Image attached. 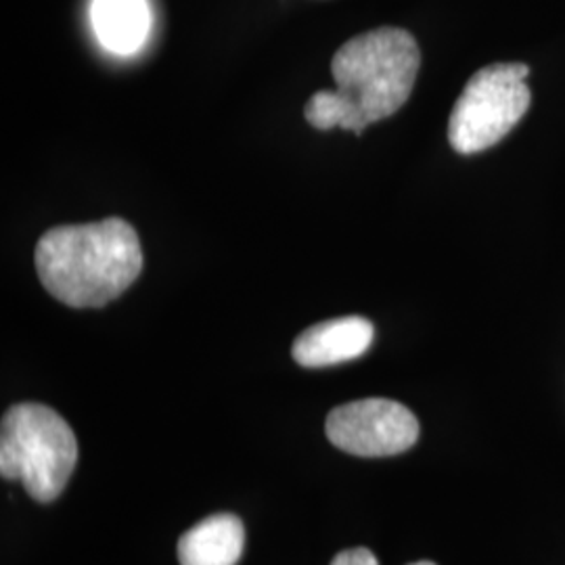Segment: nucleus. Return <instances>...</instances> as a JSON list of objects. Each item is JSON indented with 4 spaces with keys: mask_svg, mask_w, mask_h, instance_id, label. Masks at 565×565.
I'll list each match as a JSON object with an SVG mask.
<instances>
[{
    "mask_svg": "<svg viewBox=\"0 0 565 565\" xmlns=\"http://www.w3.org/2000/svg\"><path fill=\"white\" fill-rule=\"evenodd\" d=\"M527 74L524 63H492L469 78L448 120V141L457 153L484 151L524 118L532 102Z\"/></svg>",
    "mask_w": 565,
    "mask_h": 565,
    "instance_id": "20e7f679",
    "label": "nucleus"
},
{
    "mask_svg": "<svg viewBox=\"0 0 565 565\" xmlns=\"http://www.w3.org/2000/svg\"><path fill=\"white\" fill-rule=\"evenodd\" d=\"M243 546L242 520L233 513H216L182 534L179 559L181 565H237Z\"/></svg>",
    "mask_w": 565,
    "mask_h": 565,
    "instance_id": "0eeeda50",
    "label": "nucleus"
},
{
    "mask_svg": "<svg viewBox=\"0 0 565 565\" xmlns=\"http://www.w3.org/2000/svg\"><path fill=\"white\" fill-rule=\"evenodd\" d=\"M78 461V440L51 406H11L0 425V473L20 480L39 503H51L70 482Z\"/></svg>",
    "mask_w": 565,
    "mask_h": 565,
    "instance_id": "7ed1b4c3",
    "label": "nucleus"
},
{
    "mask_svg": "<svg viewBox=\"0 0 565 565\" xmlns=\"http://www.w3.org/2000/svg\"><path fill=\"white\" fill-rule=\"evenodd\" d=\"M419 65V46L406 30L377 28L354 36L331 61L338 88L315 93L303 118L317 130L363 135L369 124L394 116L408 102Z\"/></svg>",
    "mask_w": 565,
    "mask_h": 565,
    "instance_id": "f257e3e1",
    "label": "nucleus"
},
{
    "mask_svg": "<svg viewBox=\"0 0 565 565\" xmlns=\"http://www.w3.org/2000/svg\"><path fill=\"white\" fill-rule=\"evenodd\" d=\"M34 263L55 300L72 308H102L141 275V242L135 226L121 218L61 224L39 239Z\"/></svg>",
    "mask_w": 565,
    "mask_h": 565,
    "instance_id": "f03ea898",
    "label": "nucleus"
},
{
    "mask_svg": "<svg viewBox=\"0 0 565 565\" xmlns=\"http://www.w3.org/2000/svg\"><path fill=\"white\" fill-rule=\"evenodd\" d=\"M331 565H380V562H377V557L369 548L356 546V548L342 551Z\"/></svg>",
    "mask_w": 565,
    "mask_h": 565,
    "instance_id": "1a4fd4ad",
    "label": "nucleus"
},
{
    "mask_svg": "<svg viewBox=\"0 0 565 565\" xmlns=\"http://www.w3.org/2000/svg\"><path fill=\"white\" fill-rule=\"evenodd\" d=\"M411 565H436V564H431V562H417V564H411Z\"/></svg>",
    "mask_w": 565,
    "mask_h": 565,
    "instance_id": "9d476101",
    "label": "nucleus"
},
{
    "mask_svg": "<svg viewBox=\"0 0 565 565\" xmlns=\"http://www.w3.org/2000/svg\"><path fill=\"white\" fill-rule=\"evenodd\" d=\"M375 327L364 317H342L312 324L291 345L294 361L306 369L348 363L371 348Z\"/></svg>",
    "mask_w": 565,
    "mask_h": 565,
    "instance_id": "423d86ee",
    "label": "nucleus"
},
{
    "mask_svg": "<svg viewBox=\"0 0 565 565\" xmlns=\"http://www.w3.org/2000/svg\"><path fill=\"white\" fill-rule=\"evenodd\" d=\"M327 438L356 457H392L419 438L417 417L396 401L363 398L333 408L324 424Z\"/></svg>",
    "mask_w": 565,
    "mask_h": 565,
    "instance_id": "39448f33",
    "label": "nucleus"
},
{
    "mask_svg": "<svg viewBox=\"0 0 565 565\" xmlns=\"http://www.w3.org/2000/svg\"><path fill=\"white\" fill-rule=\"evenodd\" d=\"M90 21L107 51L132 55L147 39L149 9L145 0H93Z\"/></svg>",
    "mask_w": 565,
    "mask_h": 565,
    "instance_id": "6e6552de",
    "label": "nucleus"
}]
</instances>
